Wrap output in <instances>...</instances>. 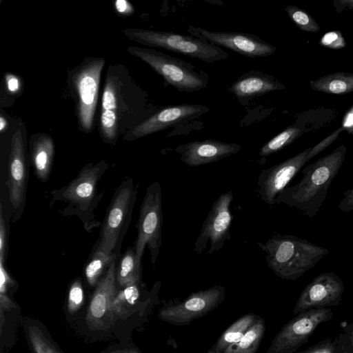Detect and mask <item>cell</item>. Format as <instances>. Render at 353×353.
Here are the masks:
<instances>
[{
  "mask_svg": "<svg viewBox=\"0 0 353 353\" xmlns=\"http://www.w3.org/2000/svg\"><path fill=\"white\" fill-rule=\"evenodd\" d=\"M347 148L342 144L331 153L305 167L301 179L285 187L277 196L276 203L301 211L312 219L324 202L328 188L345 160Z\"/></svg>",
  "mask_w": 353,
  "mask_h": 353,
  "instance_id": "6da1fadb",
  "label": "cell"
},
{
  "mask_svg": "<svg viewBox=\"0 0 353 353\" xmlns=\"http://www.w3.org/2000/svg\"><path fill=\"white\" fill-rule=\"evenodd\" d=\"M132 83L123 65H110L101 99L100 132L104 142L115 144L132 130Z\"/></svg>",
  "mask_w": 353,
  "mask_h": 353,
  "instance_id": "7a4b0ae2",
  "label": "cell"
},
{
  "mask_svg": "<svg viewBox=\"0 0 353 353\" xmlns=\"http://www.w3.org/2000/svg\"><path fill=\"white\" fill-rule=\"evenodd\" d=\"M258 245L270 269L287 280L298 279L329 254L327 248L291 234H275Z\"/></svg>",
  "mask_w": 353,
  "mask_h": 353,
  "instance_id": "3957f363",
  "label": "cell"
},
{
  "mask_svg": "<svg viewBox=\"0 0 353 353\" xmlns=\"http://www.w3.org/2000/svg\"><path fill=\"white\" fill-rule=\"evenodd\" d=\"M108 165L105 161L86 164L68 185L50 192L53 202L67 203L61 214L63 216H77L88 232L100 224L94 215V210L103 194L98 192V183Z\"/></svg>",
  "mask_w": 353,
  "mask_h": 353,
  "instance_id": "277c9868",
  "label": "cell"
},
{
  "mask_svg": "<svg viewBox=\"0 0 353 353\" xmlns=\"http://www.w3.org/2000/svg\"><path fill=\"white\" fill-rule=\"evenodd\" d=\"M123 32L139 43L163 48L206 63L223 60L229 57L221 47L203 37L137 28H128Z\"/></svg>",
  "mask_w": 353,
  "mask_h": 353,
  "instance_id": "5b68a950",
  "label": "cell"
},
{
  "mask_svg": "<svg viewBox=\"0 0 353 353\" xmlns=\"http://www.w3.org/2000/svg\"><path fill=\"white\" fill-rule=\"evenodd\" d=\"M137 190L130 177L123 179L114 191L102 223L97 249L117 256L130 223Z\"/></svg>",
  "mask_w": 353,
  "mask_h": 353,
  "instance_id": "8992f818",
  "label": "cell"
},
{
  "mask_svg": "<svg viewBox=\"0 0 353 353\" xmlns=\"http://www.w3.org/2000/svg\"><path fill=\"white\" fill-rule=\"evenodd\" d=\"M128 52L148 63L176 90L193 92L205 88L208 75L198 72L191 63L150 48L130 46Z\"/></svg>",
  "mask_w": 353,
  "mask_h": 353,
  "instance_id": "52a82bcc",
  "label": "cell"
},
{
  "mask_svg": "<svg viewBox=\"0 0 353 353\" xmlns=\"http://www.w3.org/2000/svg\"><path fill=\"white\" fill-rule=\"evenodd\" d=\"M162 225V191L159 183L154 181L146 189L137 223L134 248L139 264L141 265L146 246L150 254L151 262L155 264L161 245Z\"/></svg>",
  "mask_w": 353,
  "mask_h": 353,
  "instance_id": "ba28073f",
  "label": "cell"
},
{
  "mask_svg": "<svg viewBox=\"0 0 353 353\" xmlns=\"http://www.w3.org/2000/svg\"><path fill=\"white\" fill-rule=\"evenodd\" d=\"M104 63L102 58L85 61L73 71L71 77L72 86L77 97L79 122L82 130L87 132L93 126Z\"/></svg>",
  "mask_w": 353,
  "mask_h": 353,
  "instance_id": "9c48e42d",
  "label": "cell"
},
{
  "mask_svg": "<svg viewBox=\"0 0 353 353\" xmlns=\"http://www.w3.org/2000/svg\"><path fill=\"white\" fill-rule=\"evenodd\" d=\"M232 190L221 194L213 203L203 222L201 232L196 238L194 251L199 255L207 248V254L219 251L230 239V229L232 221L230 205L233 200Z\"/></svg>",
  "mask_w": 353,
  "mask_h": 353,
  "instance_id": "30bf717a",
  "label": "cell"
},
{
  "mask_svg": "<svg viewBox=\"0 0 353 353\" xmlns=\"http://www.w3.org/2000/svg\"><path fill=\"white\" fill-rule=\"evenodd\" d=\"M332 317L326 307L307 310L292 319L278 332L266 353H293L316 327Z\"/></svg>",
  "mask_w": 353,
  "mask_h": 353,
  "instance_id": "8fae6325",
  "label": "cell"
},
{
  "mask_svg": "<svg viewBox=\"0 0 353 353\" xmlns=\"http://www.w3.org/2000/svg\"><path fill=\"white\" fill-rule=\"evenodd\" d=\"M225 299V288L214 285L192 293L184 301L163 307L159 317L175 325H186L214 310Z\"/></svg>",
  "mask_w": 353,
  "mask_h": 353,
  "instance_id": "7c38bea8",
  "label": "cell"
},
{
  "mask_svg": "<svg viewBox=\"0 0 353 353\" xmlns=\"http://www.w3.org/2000/svg\"><path fill=\"white\" fill-rule=\"evenodd\" d=\"M8 186L14 221L23 213L26 202L28 172L22 132L19 128L12 135L8 159Z\"/></svg>",
  "mask_w": 353,
  "mask_h": 353,
  "instance_id": "4fadbf2b",
  "label": "cell"
},
{
  "mask_svg": "<svg viewBox=\"0 0 353 353\" xmlns=\"http://www.w3.org/2000/svg\"><path fill=\"white\" fill-rule=\"evenodd\" d=\"M308 148L287 160L263 170L257 181L258 193L261 199L269 205L276 203L278 194L307 162Z\"/></svg>",
  "mask_w": 353,
  "mask_h": 353,
  "instance_id": "5bb4252c",
  "label": "cell"
},
{
  "mask_svg": "<svg viewBox=\"0 0 353 353\" xmlns=\"http://www.w3.org/2000/svg\"><path fill=\"white\" fill-rule=\"evenodd\" d=\"M188 32L203 37L219 47L231 50L250 58L263 57L272 54L276 48L260 37L244 32H211L202 28L190 26Z\"/></svg>",
  "mask_w": 353,
  "mask_h": 353,
  "instance_id": "9a60e30c",
  "label": "cell"
},
{
  "mask_svg": "<svg viewBox=\"0 0 353 353\" xmlns=\"http://www.w3.org/2000/svg\"><path fill=\"white\" fill-rule=\"evenodd\" d=\"M344 291L342 279L334 272L322 273L307 285L294 308L295 314L336 305Z\"/></svg>",
  "mask_w": 353,
  "mask_h": 353,
  "instance_id": "2e32d148",
  "label": "cell"
},
{
  "mask_svg": "<svg viewBox=\"0 0 353 353\" xmlns=\"http://www.w3.org/2000/svg\"><path fill=\"white\" fill-rule=\"evenodd\" d=\"M209 111L199 104H180L158 110L128 132L123 139L132 141L157 132L169 126L201 116Z\"/></svg>",
  "mask_w": 353,
  "mask_h": 353,
  "instance_id": "e0dca14e",
  "label": "cell"
},
{
  "mask_svg": "<svg viewBox=\"0 0 353 353\" xmlns=\"http://www.w3.org/2000/svg\"><path fill=\"white\" fill-rule=\"evenodd\" d=\"M241 145L218 140L194 141L178 145L174 151L181 156L180 161L191 167L216 162L239 152Z\"/></svg>",
  "mask_w": 353,
  "mask_h": 353,
  "instance_id": "ac0fdd59",
  "label": "cell"
},
{
  "mask_svg": "<svg viewBox=\"0 0 353 353\" xmlns=\"http://www.w3.org/2000/svg\"><path fill=\"white\" fill-rule=\"evenodd\" d=\"M115 272L116 260L110 265L97 283L90 300L86 321L94 328L103 327L107 315L110 313L112 303L118 292Z\"/></svg>",
  "mask_w": 353,
  "mask_h": 353,
  "instance_id": "d6986e66",
  "label": "cell"
},
{
  "mask_svg": "<svg viewBox=\"0 0 353 353\" xmlns=\"http://www.w3.org/2000/svg\"><path fill=\"white\" fill-rule=\"evenodd\" d=\"M285 88V85L273 76L262 71L251 70L240 76L228 90L242 105H245L256 97Z\"/></svg>",
  "mask_w": 353,
  "mask_h": 353,
  "instance_id": "ffe728a7",
  "label": "cell"
},
{
  "mask_svg": "<svg viewBox=\"0 0 353 353\" xmlns=\"http://www.w3.org/2000/svg\"><path fill=\"white\" fill-rule=\"evenodd\" d=\"M54 154V142L47 134L39 136L31 143V164L35 176L43 183L46 182L50 175Z\"/></svg>",
  "mask_w": 353,
  "mask_h": 353,
  "instance_id": "44dd1931",
  "label": "cell"
},
{
  "mask_svg": "<svg viewBox=\"0 0 353 353\" xmlns=\"http://www.w3.org/2000/svg\"><path fill=\"white\" fill-rule=\"evenodd\" d=\"M315 91L332 94H345L353 92V73L337 72L310 82Z\"/></svg>",
  "mask_w": 353,
  "mask_h": 353,
  "instance_id": "7402d4cb",
  "label": "cell"
},
{
  "mask_svg": "<svg viewBox=\"0 0 353 353\" xmlns=\"http://www.w3.org/2000/svg\"><path fill=\"white\" fill-rule=\"evenodd\" d=\"M256 317L257 315L255 314L249 313L239 318L223 332L210 350L218 353H223L228 347L239 342L253 324Z\"/></svg>",
  "mask_w": 353,
  "mask_h": 353,
  "instance_id": "603a6c76",
  "label": "cell"
},
{
  "mask_svg": "<svg viewBox=\"0 0 353 353\" xmlns=\"http://www.w3.org/2000/svg\"><path fill=\"white\" fill-rule=\"evenodd\" d=\"M141 265L139 264L134 247L129 248L122 255L116 268V282L121 287L141 281Z\"/></svg>",
  "mask_w": 353,
  "mask_h": 353,
  "instance_id": "cb8c5ba5",
  "label": "cell"
},
{
  "mask_svg": "<svg viewBox=\"0 0 353 353\" xmlns=\"http://www.w3.org/2000/svg\"><path fill=\"white\" fill-rule=\"evenodd\" d=\"M265 330L263 318L257 316L256 320L241 339L228 347L223 353H256Z\"/></svg>",
  "mask_w": 353,
  "mask_h": 353,
  "instance_id": "d4e9b609",
  "label": "cell"
},
{
  "mask_svg": "<svg viewBox=\"0 0 353 353\" xmlns=\"http://www.w3.org/2000/svg\"><path fill=\"white\" fill-rule=\"evenodd\" d=\"M117 256L114 254L108 255L97 248L95 250L84 271L85 279L91 286L97 285L101 276L104 275Z\"/></svg>",
  "mask_w": 353,
  "mask_h": 353,
  "instance_id": "484cf974",
  "label": "cell"
},
{
  "mask_svg": "<svg viewBox=\"0 0 353 353\" xmlns=\"http://www.w3.org/2000/svg\"><path fill=\"white\" fill-rule=\"evenodd\" d=\"M303 133V130L300 128L294 125L289 126L261 147L259 152V157L263 159L279 152L285 147L292 143Z\"/></svg>",
  "mask_w": 353,
  "mask_h": 353,
  "instance_id": "4316f807",
  "label": "cell"
},
{
  "mask_svg": "<svg viewBox=\"0 0 353 353\" xmlns=\"http://www.w3.org/2000/svg\"><path fill=\"white\" fill-rule=\"evenodd\" d=\"M140 294V282L122 288L112 303L110 313L119 316L126 314L128 310L135 305Z\"/></svg>",
  "mask_w": 353,
  "mask_h": 353,
  "instance_id": "83f0119b",
  "label": "cell"
},
{
  "mask_svg": "<svg viewBox=\"0 0 353 353\" xmlns=\"http://www.w3.org/2000/svg\"><path fill=\"white\" fill-rule=\"evenodd\" d=\"M285 11L296 26L304 32L316 33L320 27L314 19L305 10L292 5L287 6Z\"/></svg>",
  "mask_w": 353,
  "mask_h": 353,
  "instance_id": "f1b7e54d",
  "label": "cell"
},
{
  "mask_svg": "<svg viewBox=\"0 0 353 353\" xmlns=\"http://www.w3.org/2000/svg\"><path fill=\"white\" fill-rule=\"evenodd\" d=\"M28 338L34 353H61L37 326L32 325L28 327Z\"/></svg>",
  "mask_w": 353,
  "mask_h": 353,
  "instance_id": "f546056e",
  "label": "cell"
},
{
  "mask_svg": "<svg viewBox=\"0 0 353 353\" xmlns=\"http://www.w3.org/2000/svg\"><path fill=\"white\" fill-rule=\"evenodd\" d=\"M14 281L10 276L5 261H0V308L1 311H9L15 307V305L8 295V289L14 285Z\"/></svg>",
  "mask_w": 353,
  "mask_h": 353,
  "instance_id": "4dcf8cb0",
  "label": "cell"
},
{
  "mask_svg": "<svg viewBox=\"0 0 353 353\" xmlns=\"http://www.w3.org/2000/svg\"><path fill=\"white\" fill-rule=\"evenodd\" d=\"M84 299L83 289L80 279H76L70 285L68 296V310L70 314L76 312Z\"/></svg>",
  "mask_w": 353,
  "mask_h": 353,
  "instance_id": "1f68e13d",
  "label": "cell"
},
{
  "mask_svg": "<svg viewBox=\"0 0 353 353\" xmlns=\"http://www.w3.org/2000/svg\"><path fill=\"white\" fill-rule=\"evenodd\" d=\"M319 43L323 47L332 50H341L346 46V41L339 30L327 32L323 35Z\"/></svg>",
  "mask_w": 353,
  "mask_h": 353,
  "instance_id": "d6a6232c",
  "label": "cell"
},
{
  "mask_svg": "<svg viewBox=\"0 0 353 353\" xmlns=\"http://www.w3.org/2000/svg\"><path fill=\"white\" fill-rule=\"evenodd\" d=\"M343 128L341 127L332 132L330 135L322 140L320 143L316 144L314 148H312L307 156V161L312 158L321 152L323 150L327 148L332 142H334L339 137Z\"/></svg>",
  "mask_w": 353,
  "mask_h": 353,
  "instance_id": "836d02e7",
  "label": "cell"
},
{
  "mask_svg": "<svg viewBox=\"0 0 353 353\" xmlns=\"http://www.w3.org/2000/svg\"><path fill=\"white\" fill-rule=\"evenodd\" d=\"M7 252V230L3 214V206L0 203V261H6Z\"/></svg>",
  "mask_w": 353,
  "mask_h": 353,
  "instance_id": "e575fe53",
  "label": "cell"
},
{
  "mask_svg": "<svg viewBox=\"0 0 353 353\" xmlns=\"http://www.w3.org/2000/svg\"><path fill=\"white\" fill-rule=\"evenodd\" d=\"M343 198L338 205V208L344 212L353 211V188L343 193Z\"/></svg>",
  "mask_w": 353,
  "mask_h": 353,
  "instance_id": "d590c367",
  "label": "cell"
},
{
  "mask_svg": "<svg viewBox=\"0 0 353 353\" xmlns=\"http://www.w3.org/2000/svg\"><path fill=\"white\" fill-rule=\"evenodd\" d=\"M303 353H334V347L330 342L323 341Z\"/></svg>",
  "mask_w": 353,
  "mask_h": 353,
  "instance_id": "8d00e7d4",
  "label": "cell"
},
{
  "mask_svg": "<svg viewBox=\"0 0 353 353\" xmlns=\"http://www.w3.org/2000/svg\"><path fill=\"white\" fill-rule=\"evenodd\" d=\"M341 128L349 134H353V105L345 112L342 121Z\"/></svg>",
  "mask_w": 353,
  "mask_h": 353,
  "instance_id": "74e56055",
  "label": "cell"
},
{
  "mask_svg": "<svg viewBox=\"0 0 353 353\" xmlns=\"http://www.w3.org/2000/svg\"><path fill=\"white\" fill-rule=\"evenodd\" d=\"M6 83L7 90L10 93L16 94L20 88V82L19 79L11 74H8L6 77Z\"/></svg>",
  "mask_w": 353,
  "mask_h": 353,
  "instance_id": "f35d334b",
  "label": "cell"
},
{
  "mask_svg": "<svg viewBox=\"0 0 353 353\" xmlns=\"http://www.w3.org/2000/svg\"><path fill=\"white\" fill-rule=\"evenodd\" d=\"M115 8L118 12L123 14H131L133 12L132 6L125 0H117Z\"/></svg>",
  "mask_w": 353,
  "mask_h": 353,
  "instance_id": "ab89813d",
  "label": "cell"
},
{
  "mask_svg": "<svg viewBox=\"0 0 353 353\" xmlns=\"http://www.w3.org/2000/svg\"><path fill=\"white\" fill-rule=\"evenodd\" d=\"M333 3L337 12H341L345 9H353V0H334Z\"/></svg>",
  "mask_w": 353,
  "mask_h": 353,
  "instance_id": "60d3db41",
  "label": "cell"
},
{
  "mask_svg": "<svg viewBox=\"0 0 353 353\" xmlns=\"http://www.w3.org/2000/svg\"><path fill=\"white\" fill-rule=\"evenodd\" d=\"M8 125V122L6 119L3 116H0V132L1 133L6 129Z\"/></svg>",
  "mask_w": 353,
  "mask_h": 353,
  "instance_id": "b9f144b4",
  "label": "cell"
},
{
  "mask_svg": "<svg viewBox=\"0 0 353 353\" xmlns=\"http://www.w3.org/2000/svg\"><path fill=\"white\" fill-rule=\"evenodd\" d=\"M112 353H129L128 351L126 350H119V351H117V352H112Z\"/></svg>",
  "mask_w": 353,
  "mask_h": 353,
  "instance_id": "7bdbcfd3",
  "label": "cell"
},
{
  "mask_svg": "<svg viewBox=\"0 0 353 353\" xmlns=\"http://www.w3.org/2000/svg\"><path fill=\"white\" fill-rule=\"evenodd\" d=\"M207 353H218V352H214L212 350H211L210 349L207 352Z\"/></svg>",
  "mask_w": 353,
  "mask_h": 353,
  "instance_id": "ee69618b",
  "label": "cell"
}]
</instances>
